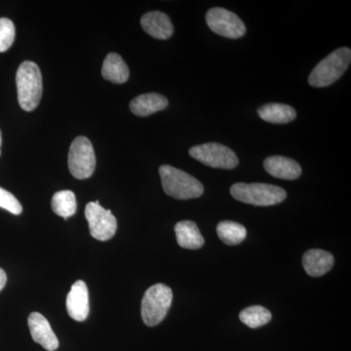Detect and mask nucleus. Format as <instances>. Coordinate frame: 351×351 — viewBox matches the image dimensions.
Wrapping results in <instances>:
<instances>
[{
  "instance_id": "nucleus-1",
  "label": "nucleus",
  "mask_w": 351,
  "mask_h": 351,
  "mask_svg": "<svg viewBox=\"0 0 351 351\" xmlns=\"http://www.w3.org/2000/svg\"><path fill=\"white\" fill-rule=\"evenodd\" d=\"M18 101L25 112L38 107L43 96V75L38 64L32 61L21 64L16 75Z\"/></svg>"
},
{
  "instance_id": "nucleus-2",
  "label": "nucleus",
  "mask_w": 351,
  "mask_h": 351,
  "mask_svg": "<svg viewBox=\"0 0 351 351\" xmlns=\"http://www.w3.org/2000/svg\"><path fill=\"white\" fill-rule=\"evenodd\" d=\"M161 182L166 195L176 199L186 200L200 197L204 188L193 176L170 165L159 168Z\"/></svg>"
},
{
  "instance_id": "nucleus-3",
  "label": "nucleus",
  "mask_w": 351,
  "mask_h": 351,
  "mask_svg": "<svg viewBox=\"0 0 351 351\" xmlns=\"http://www.w3.org/2000/svg\"><path fill=\"white\" fill-rule=\"evenodd\" d=\"M235 199L255 206H271L279 204L287 197L283 189L269 184L237 182L230 188Z\"/></svg>"
},
{
  "instance_id": "nucleus-4",
  "label": "nucleus",
  "mask_w": 351,
  "mask_h": 351,
  "mask_svg": "<svg viewBox=\"0 0 351 351\" xmlns=\"http://www.w3.org/2000/svg\"><path fill=\"white\" fill-rule=\"evenodd\" d=\"M351 62L350 48L343 47L335 50L323 59L308 77V83L313 87H327L345 73Z\"/></svg>"
},
{
  "instance_id": "nucleus-5",
  "label": "nucleus",
  "mask_w": 351,
  "mask_h": 351,
  "mask_svg": "<svg viewBox=\"0 0 351 351\" xmlns=\"http://www.w3.org/2000/svg\"><path fill=\"white\" fill-rule=\"evenodd\" d=\"M173 292L164 284H156L147 289L142 301V318L147 326L154 327L162 322L172 304Z\"/></svg>"
},
{
  "instance_id": "nucleus-6",
  "label": "nucleus",
  "mask_w": 351,
  "mask_h": 351,
  "mask_svg": "<svg viewBox=\"0 0 351 351\" xmlns=\"http://www.w3.org/2000/svg\"><path fill=\"white\" fill-rule=\"evenodd\" d=\"M69 168L76 179L84 180L93 175L96 156L89 138L80 136L71 143L69 152Z\"/></svg>"
},
{
  "instance_id": "nucleus-7",
  "label": "nucleus",
  "mask_w": 351,
  "mask_h": 351,
  "mask_svg": "<svg viewBox=\"0 0 351 351\" xmlns=\"http://www.w3.org/2000/svg\"><path fill=\"white\" fill-rule=\"evenodd\" d=\"M189 156L209 167L219 169H233L239 163L234 152L218 143L195 145L189 149Z\"/></svg>"
},
{
  "instance_id": "nucleus-8",
  "label": "nucleus",
  "mask_w": 351,
  "mask_h": 351,
  "mask_svg": "<svg viewBox=\"0 0 351 351\" xmlns=\"http://www.w3.org/2000/svg\"><path fill=\"white\" fill-rule=\"evenodd\" d=\"M85 217L89 225L90 233L99 241H108L117 232V221L112 211L101 207L99 201L88 203Z\"/></svg>"
},
{
  "instance_id": "nucleus-9",
  "label": "nucleus",
  "mask_w": 351,
  "mask_h": 351,
  "mask_svg": "<svg viewBox=\"0 0 351 351\" xmlns=\"http://www.w3.org/2000/svg\"><path fill=\"white\" fill-rule=\"evenodd\" d=\"M206 23L215 34L223 38L237 39L246 32V27L239 16L225 8L210 9L206 14Z\"/></svg>"
},
{
  "instance_id": "nucleus-10",
  "label": "nucleus",
  "mask_w": 351,
  "mask_h": 351,
  "mask_svg": "<svg viewBox=\"0 0 351 351\" xmlns=\"http://www.w3.org/2000/svg\"><path fill=\"white\" fill-rule=\"evenodd\" d=\"M66 311L69 315L75 321L86 320L89 315V292L86 283L82 280L76 281L71 286L66 297Z\"/></svg>"
},
{
  "instance_id": "nucleus-11",
  "label": "nucleus",
  "mask_w": 351,
  "mask_h": 351,
  "mask_svg": "<svg viewBox=\"0 0 351 351\" xmlns=\"http://www.w3.org/2000/svg\"><path fill=\"white\" fill-rule=\"evenodd\" d=\"M32 338L48 351H55L59 348V341L50 323L38 313H32L27 319Z\"/></svg>"
},
{
  "instance_id": "nucleus-12",
  "label": "nucleus",
  "mask_w": 351,
  "mask_h": 351,
  "mask_svg": "<svg viewBox=\"0 0 351 351\" xmlns=\"http://www.w3.org/2000/svg\"><path fill=\"white\" fill-rule=\"evenodd\" d=\"M263 167L270 176L278 179L295 180L302 174L300 164L285 156H270L265 159Z\"/></svg>"
},
{
  "instance_id": "nucleus-13",
  "label": "nucleus",
  "mask_w": 351,
  "mask_h": 351,
  "mask_svg": "<svg viewBox=\"0 0 351 351\" xmlns=\"http://www.w3.org/2000/svg\"><path fill=\"white\" fill-rule=\"evenodd\" d=\"M141 25L147 34L156 39H168L174 32V27L166 14L154 11L145 14Z\"/></svg>"
},
{
  "instance_id": "nucleus-14",
  "label": "nucleus",
  "mask_w": 351,
  "mask_h": 351,
  "mask_svg": "<svg viewBox=\"0 0 351 351\" xmlns=\"http://www.w3.org/2000/svg\"><path fill=\"white\" fill-rule=\"evenodd\" d=\"M302 265L308 276H324L334 265V257L329 252L313 249L307 251L302 258Z\"/></svg>"
},
{
  "instance_id": "nucleus-15",
  "label": "nucleus",
  "mask_w": 351,
  "mask_h": 351,
  "mask_svg": "<svg viewBox=\"0 0 351 351\" xmlns=\"http://www.w3.org/2000/svg\"><path fill=\"white\" fill-rule=\"evenodd\" d=\"M168 107V100L157 93L143 94L131 101L130 110L137 117H149Z\"/></svg>"
},
{
  "instance_id": "nucleus-16",
  "label": "nucleus",
  "mask_w": 351,
  "mask_h": 351,
  "mask_svg": "<svg viewBox=\"0 0 351 351\" xmlns=\"http://www.w3.org/2000/svg\"><path fill=\"white\" fill-rule=\"evenodd\" d=\"M175 233L178 244L182 248L196 250L204 245V237L193 221H179L175 226Z\"/></svg>"
},
{
  "instance_id": "nucleus-17",
  "label": "nucleus",
  "mask_w": 351,
  "mask_h": 351,
  "mask_svg": "<svg viewBox=\"0 0 351 351\" xmlns=\"http://www.w3.org/2000/svg\"><path fill=\"white\" fill-rule=\"evenodd\" d=\"M129 68L120 55L110 53L104 61L101 75L115 84L125 83L129 78Z\"/></svg>"
},
{
  "instance_id": "nucleus-18",
  "label": "nucleus",
  "mask_w": 351,
  "mask_h": 351,
  "mask_svg": "<svg viewBox=\"0 0 351 351\" xmlns=\"http://www.w3.org/2000/svg\"><path fill=\"white\" fill-rule=\"evenodd\" d=\"M258 113L261 119L274 124L289 123L297 117L295 108L284 104H267L258 108Z\"/></svg>"
},
{
  "instance_id": "nucleus-19",
  "label": "nucleus",
  "mask_w": 351,
  "mask_h": 351,
  "mask_svg": "<svg viewBox=\"0 0 351 351\" xmlns=\"http://www.w3.org/2000/svg\"><path fill=\"white\" fill-rule=\"evenodd\" d=\"M51 206L55 214L68 219L75 214L77 208L75 193L71 191H58L53 196Z\"/></svg>"
},
{
  "instance_id": "nucleus-20",
  "label": "nucleus",
  "mask_w": 351,
  "mask_h": 351,
  "mask_svg": "<svg viewBox=\"0 0 351 351\" xmlns=\"http://www.w3.org/2000/svg\"><path fill=\"white\" fill-rule=\"evenodd\" d=\"M219 239L226 245H239L246 239L247 230L243 226L230 221H221L217 226Z\"/></svg>"
},
{
  "instance_id": "nucleus-21",
  "label": "nucleus",
  "mask_w": 351,
  "mask_h": 351,
  "mask_svg": "<svg viewBox=\"0 0 351 351\" xmlns=\"http://www.w3.org/2000/svg\"><path fill=\"white\" fill-rule=\"evenodd\" d=\"M239 318L245 325L256 329L267 324L271 320V313L265 307L253 306L243 309L239 314Z\"/></svg>"
},
{
  "instance_id": "nucleus-22",
  "label": "nucleus",
  "mask_w": 351,
  "mask_h": 351,
  "mask_svg": "<svg viewBox=\"0 0 351 351\" xmlns=\"http://www.w3.org/2000/svg\"><path fill=\"white\" fill-rule=\"evenodd\" d=\"M15 25L7 18H0V52H5L15 40Z\"/></svg>"
},
{
  "instance_id": "nucleus-23",
  "label": "nucleus",
  "mask_w": 351,
  "mask_h": 351,
  "mask_svg": "<svg viewBox=\"0 0 351 351\" xmlns=\"http://www.w3.org/2000/svg\"><path fill=\"white\" fill-rule=\"evenodd\" d=\"M0 208L7 210L13 215H20L23 211L19 200L12 193L2 188H0Z\"/></svg>"
},
{
  "instance_id": "nucleus-24",
  "label": "nucleus",
  "mask_w": 351,
  "mask_h": 351,
  "mask_svg": "<svg viewBox=\"0 0 351 351\" xmlns=\"http://www.w3.org/2000/svg\"><path fill=\"white\" fill-rule=\"evenodd\" d=\"M7 282V276L3 269H0V291L4 288Z\"/></svg>"
},
{
  "instance_id": "nucleus-25",
  "label": "nucleus",
  "mask_w": 351,
  "mask_h": 351,
  "mask_svg": "<svg viewBox=\"0 0 351 351\" xmlns=\"http://www.w3.org/2000/svg\"><path fill=\"white\" fill-rule=\"evenodd\" d=\"M1 142H2V140H1V132H0V147H1Z\"/></svg>"
}]
</instances>
